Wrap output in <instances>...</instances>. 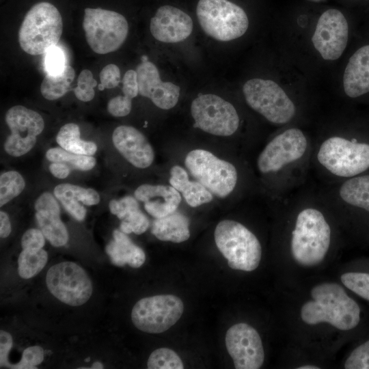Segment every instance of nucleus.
Returning <instances> with one entry per match:
<instances>
[{"label":"nucleus","instance_id":"44","mask_svg":"<svg viewBox=\"0 0 369 369\" xmlns=\"http://www.w3.org/2000/svg\"><path fill=\"white\" fill-rule=\"evenodd\" d=\"M123 94L131 99L135 98L139 94V86L137 81V74L136 70H127L122 79Z\"/></svg>","mask_w":369,"mask_h":369},{"label":"nucleus","instance_id":"17","mask_svg":"<svg viewBox=\"0 0 369 369\" xmlns=\"http://www.w3.org/2000/svg\"><path fill=\"white\" fill-rule=\"evenodd\" d=\"M139 94L148 98L157 107L167 110L177 104L180 88L172 82L162 81L157 67L143 57L137 66Z\"/></svg>","mask_w":369,"mask_h":369},{"label":"nucleus","instance_id":"24","mask_svg":"<svg viewBox=\"0 0 369 369\" xmlns=\"http://www.w3.org/2000/svg\"><path fill=\"white\" fill-rule=\"evenodd\" d=\"M113 236V240L106 247V252L112 264L118 266L128 264L133 268H138L144 264L146 260L144 251L133 243L125 233L115 230Z\"/></svg>","mask_w":369,"mask_h":369},{"label":"nucleus","instance_id":"21","mask_svg":"<svg viewBox=\"0 0 369 369\" xmlns=\"http://www.w3.org/2000/svg\"><path fill=\"white\" fill-rule=\"evenodd\" d=\"M135 197L144 203L147 213L156 219L175 212L181 202L179 191L171 185L141 184L135 191Z\"/></svg>","mask_w":369,"mask_h":369},{"label":"nucleus","instance_id":"47","mask_svg":"<svg viewBox=\"0 0 369 369\" xmlns=\"http://www.w3.org/2000/svg\"><path fill=\"white\" fill-rule=\"evenodd\" d=\"M11 223L8 215L3 211L0 212V236L6 238L11 232Z\"/></svg>","mask_w":369,"mask_h":369},{"label":"nucleus","instance_id":"50","mask_svg":"<svg viewBox=\"0 0 369 369\" xmlns=\"http://www.w3.org/2000/svg\"><path fill=\"white\" fill-rule=\"evenodd\" d=\"M90 360V357H87L85 361L86 362H88Z\"/></svg>","mask_w":369,"mask_h":369},{"label":"nucleus","instance_id":"39","mask_svg":"<svg viewBox=\"0 0 369 369\" xmlns=\"http://www.w3.org/2000/svg\"><path fill=\"white\" fill-rule=\"evenodd\" d=\"M44 61L46 72L53 74L61 73L66 66L64 53L56 46L46 53Z\"/></svg>","mask_w":369,"mask_h":369},{"label":"nucleus","instance_id":"23","mask_svg":"<svg viewBox=\"0 0 369 369\" xmlns=\"http://www.w3.org/2000/svg\"><path fill=\"white\" fill-rule=\"evenodd\" d=\"M53 191L64 208L77 221H83L85 217L86 209L83 204L92 206L100 202V195L96 191L75 184H60Z\"/></svg>","mask_w":369,"mask_h":369},{"label":"nucleus","instance_id":"13","mask_svg":"<svg viewBox=\"0 0 369 369\" xmlns=\"http://www.w3.org/2000/svg\"><path fill=\"white\" fill-rule=\"evenodd\" d=\"M5 120L11 134L4 143V150L15 157L27 154L33 148L37 136L44 128L42 117L33 110L16 105L8 110Z\"/></svg>","mask_w":369,"mask_h":369},{"label":"nucleus","instance_id":"37","mask_svg":"<svg viewBox=\"0 0 369 369\" xmlns=\"http://www.w3.org/2000/svg\"><path fill=\"white\" fill-rule=\"evenodd\" d=\"M345 369H369V339L357 345L346 358Z\"/></svg>","mask_w":369,"mask_h":369},{"label":"nucleus","instance_id":"34","mask_svg":"<svg viewBox=\"0 0 369 369\" xmlns=\"http://www.w3.org/2000/svg\"><path fill=\"white\" fill-rule=\"evenodd\" d=\"M340 281L345 288L369 301V273L346 272L341 275Z\"/></svg>","mask_w":369,"mask_h":369},{"label":"nucleus","instance_id":"12","mask_svg":"<svg viewBox=\"0 0 369 369\" xmlns=\"http://www.w3.org/2000/svg\"><path fill=\"white\" fill-rule=\"evenodd\" d=\"M46 283L54 297L72 306L86 303L93 290L87 273L73 262H62L51 266L46 273Z\"/></svg>","mask_w":369,"mask_h":369},{"label":"nucleus","instance_id":"41","mask_svg":"<svg viewBox=\"0 0 369 369\" xmlns=\"http://www.w3.org/2000/svg\"><path fill=\"white\" fill-rule=\"evenodd\" d=\"M109 208L112 214L122 220L128 212L139 208V204L137 199L127 195L119 200H111Z\"/></svg>","mask_w":369,"mask_h":369},{"label":"nucleus","instance_id":"28","mask_svg":"<svg viewBox=\"0 0 369 369\" xmlns=\"http://www.w3.org/2000/svg\"><path fill=\"white\" fill-rule=\"evenodd\" d=\"M339 194L344 202L369 212V175L345 181L340 188Z\"/></svg>","mask_w":369,"mask_h":369},{"label":"nucleus","instance_id":"8","mask_svg":"<svg viewBox=\"0 0 369 369\" xmlns=\"http://www.w3.org/2000/svg\"><path fill=\"white\" fill-rule=\"evenodd\" d=\"M317 159L331 174L352 177L369 168V144L331 137L321 144Z\"/></svg>","mask_w":369,"mask_h":369},{"label":"nucleus","instance_id":"22","mask_svg":"<svg viewBox=\"0 0 369 369\" xmlns=\"http://www.w3.org/2000/svg\"><path fill=\"white\" fill-rule=\"evenodd\" d=\"M343 86L351 98L369 92V45L359 48L350 57L344 72Z\"/></svg>","mask_w":369,"mask_h":369},{"label":"nucleus","instance_id":"11","mask_svg":"<svg viewBox=\"0 0 369 369\" xmlns=\"http://www.w3.org/2000/svg\"><path fill=\"white\" fill-rule=\"evenodd\" d=\"M194 127L211 135L227 137L238 128L239 117L234 107L220 96L200 94L191 105Z\"/></svg>","mask_w":369,"mask_h":369},{"label":"nucleus","instance_id":"43","mask_svg":"<svg viewBox=\"0 0 369 369\" xmlns=\"http://www.w3.org/2000/svg\"><path fill=\"white\" fill-rule=\"evenodd\" d=\"M44 235L38 229L27 230L22 236L21 245L23 249H42L45 243Z\"/></svg>","mask_w":369,"mask_h":369},{"label":"nucleus","instance_id":"35","mask_svg":"<svg viewBox=\"0 0 369 369\" xmlns=\"http://www.w3.org/2000/svg\"><path fill=\"white\" fill-rule=\"evenodd\" d=\"M149 225L148 217L138 208L126 214L122 219L120 228L125 234L133 232L141 234L148 230Z\"/></svg>","mask_w":369,"mask_h":369},{"label":"nucleus","instance_id":"18","mask_svg":"<svg viewBox=\"0 0 369 369\" xmlns=\"http://www.w3.org/2000/svg\"><path fill=\"white\" fill-rule=\"evenodd\" d=\"M193 28L191 18L182 10L171 5L160 7L150 23L153 37L165 43L184 40L191 35Z\"/></svg>","mask_w":369,"mask_h":369},{"label":"nucleus","instance_id":"4","mask_svg":"<svg viewBox=\"0 0 369 369\" xmlns=\"http://www.w3.org/2000/svg\"><path fill=\"white\" fill-rule=\"evenodd\" d=\"M214 236L218 249L231 269L250 272L258 268L262 258L260 243L242 223L223 220L217 225Z\"/></svg>","mask_w":369,"mask_h":369},{"label":"nucleus","instance_id":"38","mask_svg":"<svg viewBox=\"0 0 369 369\" xmlns=\"http://www.w3.org/2000/svg\"><path fill=\"white\" fill-rule=\"evenodd\" d=\"M44 350L39 346L27 348L23 353L20 361L16 364H11L10 368L16 369H35L44 359Z\"/></svg>","mask_w":369,"mask_h":369},{"label":"nucleus","instance_id":"9","mask_svg":"<svg viewBox=\"0 0 369 369\" xmlns=\"http://www.w3.org/2000/svg\"><path fill=\"white\" fill-rule=\"evenodd\" d=\"M247 105L274 124H286L295 115V107L284 90L269 79H251L243 85Z\"/></svg>","mask_w":369,"mask_h":369},{"label":"nucleus","instance_id":"3","mask_svg":"<svg viewBox=\"0 0 369 369\" xmlns=\"http://www.w3.org/2000/svg\"><path fill=\"white\" fill-rule=\"evenodd\" d=\"M62 30V17L58 8L50 2L40 1L25 14L18 30V42L27 54L41 55L56 46Z\"/></svg>","mask_w":369,"mask_h":369},{"label":"nucleus","instance_id":"15","mask_svg":"<svg viewBox=\"0 0 369 369\" xmlns=\"http://www.w3.org/2000/svg\"><path fill=\"white\" fill-rule=\"evenodd\" d=\"M226 346L236 369H258L264 361V351L258 332L251 325L240 323L226 332Z\"/></svg>","mask_w":369,"mask_h":369},{"label":"nucleus","instance_id":"32","mask_svg":"<svg viewBox=\"0 0 369 369\" xmlns=\"http://www.w3.org/2000/svg\"><path fill=\"white\" fill-rule=\"evenodd\" d=\"M25 182L20 173L8 171L0 176V206H3L23 191Z\"/></svg>","mask_w":369,"mask_h":369},{"label":"nucleus","instance_id":"30","mask_svg":"<svg viewBox=\"0 0 369 369\" xmlns=\"http://www.w3.org/2000/svg\"><path fill=\"white\" fill-rule=\"evenodd\" d=\"M48 254L43 249H23L18 258V271L23 279L37 275L44 267Z\"/></svg>","mask_w":369,"mask_h":369},{"label":"nucleus","instance_id":"40","mask_svg":"<svg viewBox=\"0 0 369 369\" xmlns=\"http://www.w3.org/2000/svg\"><path fill=\"white\" fill-rule=\"evenodd\" d=\"M100 83L98 89H112L117 87L121 81L120 71L118 66L109 64L105 66L100 73Z\"/></svg>","mask_w":369,"mask_h":369},{"label":"nucleus","instance_id":"27","mask_svg":"<svg viewBox=\"0 0 369 369\" xmlns=\"http://www.w3.org/2000/svg\"><path fill=\"white\" fill-rule=\"evenodd\" d=\"M56 141L62 148L72 153L92 156L97 151L94 142L80 138V128L74 123H68L62 126L57 134Z\"/></svg>","mask_w":369,"mask_h":369},{"label":"nucleus","instance_id":"2","mask_svg":"<svg viewBox=\"0 0 369 369\" xmlns=\"http://www.w3.org/2000/svg\"><path fill=\"white\" fill-rule=\"evenodd\" d=\"M331 240V230L323 214L316 208H306L296 218L292 231L290 251L299 266L314 267L325 258Z\"/></svg>","mask_w":369,"mask_h":369},{"label":"nucleus","instance_id":"26","mask_svg":"<svg viewBox=\"0 0 369 369\" xmlns=\"http://www.w3.org/2000/svg\"><path fill=\"white\" fill-rule=\"evenodd\" d=\"M151 232L161 241L182 243L190 237L189 220L185 215L175 211L156 218L153 221Z\"/></svg>","mask_w":369,"mask_h":369},{"label":"nucleus","instance_id":"6","mask_svg":"<svg viewBox=\"0 0 369 369\" xmlns=\"http://www.w3.org/2000/svg\"><path fill=\"white\" fill-rule=\"evenodd\" d=\"M82 25L88 45L98 54L118 50L128 33V23L122 14L102 8H85Z\"/></svg>","mask_w":369,"mask_h":369},{"label":"nucleus","instance_id":"33","mask_svg":"<svg viewBox=\"0 0 369 369\" xmlns=\"http://www.w3.org/2000/svg\"><path fill=\"white\" fill-rule=\"evenodd\" d=\"M149 369H182L183 363L178 355L167 348L154 350L150 355L148 363Z\"/></svg>","mask_w":369,"mask_h":369},{"label":"nucleus","instance_id":"7","mask_svg":"<svg viewBox=\"0 0 369 369\" xmlns=\"http://www.w3.org/2000/svg\"><path fill=\"white\" fill-rule=\"evenodd\" d=\"M184 164L192 176L218 197H227L236 185V167L208 150L195 149L189 152Z\"/></svg>","mask_w":369,"mask_h":369},{"label":"nucleus","instance_id":"45","mask_svg":"<svg viewBox=\"0 0 369 369\" xmlns=\"http://www.w3.org/2000/svg\"><path fill=\"white\" fill-rule=\"evenodd\" d=\"M12 346V338L11 335L3 330L0 331V363L1 366L10 367L8 361V355Z\"/></svg>","mask_w":369,"mask_h":369},{"label":"nucleus","instance_id":"5","mask_svg":"<svg viewBox=\"0 0 369 369\" xmlns=\"http://www.w3.org/2000/svg\"><path fill=\"white\" fill-rule=\"evenodd\" d=\"M196 14L202 30L219 41L240 38L249 27L245 12L228 0H199Z\"/></svg>","mask_w":369,"mask_h":369},{"label":"nucleus","instance_id":"36","mask_svg":"<svg viewBox=\"0 0 369 369\" xmlns=\"http://www.w3.org/2000/svg\"><path fill=\"white\" fill-rule=\"evenodd\" d=\"M77 85L74 88V93L77 99L88 102L94 98L95 96L94 88L97 85V82L90 70L84 69L80 72Z\"/></svg>","mask_w":369,"mask_h":369},{"label":"nucleus","instance_id":"31","mask_svg":"<svg viewBox=\"0 0 369 369\" xmlns=\"http://www.w3.org/2000/svg\"><path fill=\"white\" fill-rule=\"evenodd\" d=\"M46 157L51 162L70 164L74 169L81 171L90 170L96 163L95 158L92 156L72 153L62 148L49 149Z\"/></svg>","mask_w":369,"mask_h":369},{"label":"nucleus","instance_id":"1","mask_svg":"<svg viewBox=\"0 0 369 369\" xmlns=\"http://www.w3.org/2000/svg\"><path fill=\"white\" fill-rule=\"evenodd\" d=\"M312 299L300 310L301 320L308 325L327 323L336 329L347 331L355 329L361 319L357 302L344 288L336 282H323L310 291Z\"/></svg>","mask_w":369,"mask_h":369},{"label":"nucleus","instance_id":"49","mask_svg":"<svg viewBox=\"0 0 369 369\" xmlns=\"http://www.w3.org/2000/svg\"><path fill=\"white\" fill-rule=\"evenodd\" d=\"M91 368L100 369V368H103V366L100 361H96L92 364Z\"/></svg>","mask_w":369,"mask_h":369},{"label":"nucleus","instance_id":"42","mask_svg":"<svg viewBox=\"0 0 369 369\" xmlns=\"http://www.w3.org/2000/svg\"><path fill=\"white\" fill-rule=\"evenodd\" d=\"M132 108V99L119 95L112 98L107 104L109 113L115 117H124L128 115Z\"/></svg>","mask_w":369,"mask_h":369},{"label":"nucleus","instance_id":"29","mask_svg":"<svg viewBox=\"0 0 369 369\" xmlns=\"http://www.w3.org/2000/svg\"><path fill=\"white\" fill-rule=\"evenodd\" d=\"M74 76V70L69 65H66L61 73L53 74L46 72L40 85L42 95L49 100L62 97L70 90Z\"/></svg>","mask_w":369,"mask_h":369},{"label":"nucleus","instance_id":"25","mask_svg":"<svg viewBox=\"0 0 369 369\" xmlns=\"http://www.w3.org/2000/svg\"><path fill=\"white\" fill-rule=\"evenodd\" d=\"M169 183L191 207H197L213 200L212 193L199 182L191 181L186 170L179 165L171 168Z\"/></svg>","mask_w":369,"mask_h":369},{"label":"nucleus","instance_id":"48","mask_svg":"<svg viewBox=\"0 0 369 369\" xmlns=\"http://www.w3.org/2000/svg\"><path fill=\"white\" fill-rule=\"evenodd\" d=\"M298 369H318L320 368L319 367H318L317 366H314V365H303V366H301L298 368H297Z\"/></svg>","mask_w":369,"mask_h":369},{"label":"nucleus","instance_id":"16","mask_svg":"<svg viewBox=\"0 0 369 369\" xmlns=\"http://www.w3.org/2000/svg\"><path fill=\"white\" fill-rule=\"evenodd\" d=\"M348 25L341 12L329 9L320 16L312 38L315 49L326 60L338 59L348 42Z\"/></svg>","mask_w":369,"mask_h":369},{"label":"nucleus","instance_id":"20","mask_svg":"<svg viewBox=\"0 0 369 369\" xmlns=\"http://www.w3.org/2000/svg\"><path fill=\"white\" fill-rule=\"evenodd\" d=\"M36 219L45 238L54 247H61L68 241L67 229L60 219V208L53 195L42 193L36 200Z\"/></svg>","mask_w":369,"mask_h":369},{"label":"nucleus","instance_id":"14","mask_svg":"<svg viewBox=\"0 0 369 369\" xmlns=\"http://www.w3.org/2000/svg\"><path fill=\"white\" fill-rule=\"evenodd\" d=\"M307 139L298 128H290L275 137L260 152L258 168L263 174L276 172L300 159L305 152Z\"/></svg>","mask_w":369,"mask_h":369},{"label":"nucleus","instance_id":"10","mask_svg":"<svg viewBox=\"0 0 369 369\" xmlns=\"http://www.w3.org/2000/svg\"><path fill=\"white\" fill-rule=\"evenodd\" d=\"M184 310L182 300L173 295H159L145 297L133 306L131 319L139 330L160 333L173 326Z\"/></svg>","mask_w":369,"mask_h":369},{"label":"nucleus","instance_id":"46","mask_svg":"<svg viewBox=\"0 0 369 369\" xmlns=\"http://www.w3.org/2000/svg\"><path fill=\"white\" fill-rule=\"evenodd\" d=\"M49 170L55 177L64 179L70 174V167L67 164L61 162H52L49 165Z\"/></svg>","mask_w":369,"mask_h":369},{"label":"nucleus","instance_id":"19","mask_svg":"<svg viewBox=\"0 0 369 369\" xmlns=\"http://www.w3.org/2000/svg\"><path fill=\"white\" fill-rule=\"evenodd\" d=\"M115 148L133 166L144 169L154 159L153 148L146 136L135 127L121 125L112 135Z\"/></svg>","mask_w":369,"mask_h":369}]
</instances>
